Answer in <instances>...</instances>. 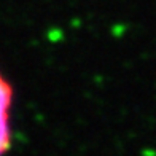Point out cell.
Listing matches in <instances>:
<instances>
[{"label":"cell","mask_w":156,"mask_h":156,"mask_svg":"<svg viewBox=\"0 0 156 156\" xmlns=\"http://www.w3.org/2000/svg\"><path fill=\"white\" fill-rule=\"evenodd\" d=\"M15 91L11 83L0 72V156H5L11 148V108Z\"/></svg>","instance_id":"obj_1"}]
</instances>
